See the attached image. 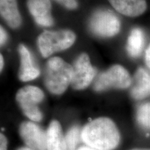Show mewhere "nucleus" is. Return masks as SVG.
Returning a JSON list of instances; mask_svg holds the SVG:
<instances>
[{
	"instance_id": "f257e3e1",
	"label": "nucleus",
	"mask_w": 150,
	"mask_h": 150,
	"mask_svg": "<svg viewBox=\"0 0 150 150\" xmlns=\"http://www.w3.org/2000/svg\"><path fill=\"white\" fill-rule=\"evenodd\" d=\"M81 139L88 146L99 150H113L120 141V134L114 122L99 117L88 123L81 131Z\"/></svg>"
},
{
	"instance_id": "f03ea898",
	"label": "nucleus",
	"mask_w": 150,
	"mask_h": 150,
	"mask_svg": "<svg viewBox=\"0 0 150 150\" xmlns=\"http://www.w3.org/2000/svg\"><path fill=\"white\" fill-rule=\"evenodd\" d=\"M73 67L61 58L53 57L46 63L44 83L47 89L54 95H61L71 84Z\"/></svg>"
},
{
	"instance_id": "7ed1b4c3",
	"label": "nucleus",
	"mask_w": 150,
	"mask_h": 150,
	"mask_svg": "<svg viewBox=\"0 0 150 150\" xmlns=\"http://www.w3.org/2000/svg\"><path fill=\"white\" fill-rule=\"evenodd\" d=\"M76 40V35L69 29L45 31L39 35L37 44L40 54L47 58L57 52L70 48Z\"/></svg>"
},
{
	"instance_id": "20e7f679",
	"label": "nucleus",
	"mask_w": 150,
	"mask_h": 150,
	"mask_svg": "<svg viewBox=\"0 0 150 150\" xmlns=\"http://www.w3.org/2000/svg\"><path fill=\"white\" fill-rule=\"evenodd\" d=\"M44 97L42 90L36 86H27L19 90L16 99L24 115L31 120L40 122L42 119V113L38 108V104Z\"/></svg>"
},
{
	"instance_id": "39448f33",
	"label": "nucleus",
	"mask_w": 150,
	"mask_h": 150,
	"mask_svg": "<svg viewBox=\"0 0 150 150\" xmlns=\"http://www.w3.org/2000/svg\"><path fill=\"white\" fill-rule=\"evenodd\" d=\"M131 85L132 79L128 71L120 65H115L99 75L93 88L95 91L101 92L111 88L126 89Z\"/></svg>"
},
{
	"instance_id": "423d86ee",
	"label": "nucleus",
	"mask_w": 150,
	"mask_h": 150,
	"mask_svg": "<svg viewBox=\"0 0 150 150\" xmlns=\"http://www.w3.org/2000/svg\"><path fill=\"white\" fill-rule=\"evenodd\" d=\"M89 28L95 35L102 38H110L120 31L121 22L118 17L108 10H98L91 16Z\"/></svg>"
},
{
	"instance_id": "0eeeda50",
	"label": "nucleus",
	"mask_w": 150,
	"mask_h": 150,
	"mask_svg": "<svg viewBox=\"0 0 150 150\" xmlns=\"http://www.w3.org/2000/svg\"><path fill=\"white\" fill-rule=\"evenodd\" d=\"M73 75L71 86L75 90H83L88 87L95 78L97 70L91 65L88 54H81L72 65Z\"/></svg>"
},
{
	"instance_id": "6e6552de",
	"label": "nucleus",
	"mask_w": 150,
	"mask_h": 150,
	"mask_svg": "<svg viewBox=\"0 0 150 150\" xmlns=\"http://www.w3.org/2000/svg\"><path fill=\"white\" fill-rule=\"evenodd\" d=\"M19 132L24 143L32 150H47V132L32 122H24Z\"/></svg>"
},
{
	"instance_id": "1a4fd4ad",
	"label": "nucleus",
	"mask_w": 150,
	"mask_h": 150,
	"mask_svg": "<svg viewBox=\"0 0 150 150\" xmlns=\"http://www.w3.org/2000/svg\"><path fill=\"white\" fill-rule=\"evenodd\" d=\"M18 52L20 57L19 79L22 81H29L40 76V71L35 64L34 59L28 48L24 45H20Z\"/></svg>"
},
{
	"instance_id": "9d476101",
	"label": "nucleus",
	"mask_w": 150,
	"mask_h": 150,
	"mask_svg": "<svg viewBox=\"0 0 150 150\" xmlns=\"http://www.w3.org/2000/svg\"><path fill=\"white\" fill-rule=\"evenodd\" d=\"M27 5L29 13L38 25L51 27L54 24L50 0H27Z\"/></svg>"
},
{
	"instance_id": "9b49d317",
	"label": "nucleus",
	"mask_w": 150,
	"mask_h": 150,
	"mask_svg": "<svg viewBox=\"0 0 150 150\" xmlns=\"http://www.w3.org/2000/svg\"><path fill=\"white\" fill-rule=\"evenodd\" d=\"M118 13L127 17L141 16L147 9L146 0H108Z\"/></svg>"
},
{
	"instance_id": "f8f14e48",
	"label": "nucleus",
	"mask_w": 150,
	"mask_h": 150,
	"mask_svg": "<svg viewBox=\"0 0 150 150\" xmlns=\"http://www.w3.org/2000/svg\"><path fill=\"white\" fill-rule=\"evenodd\" d=\"M131 96L136 100L150 96V73L142 67H139L135 73L132 82Z\"/></svg>"
},
{
	"instance_id": "ddd939ff",
	"label": "nucleus",
	"mask_w": 150,
	"mask_h": 150,
	"mask_svg": "<svg viewBox=\"0 0 150 150\" xmlns=\"http://www.w3.org/2000/svg\"><path fill=\"white\" fill-rule=\"evenodd\" d=\"M0 13L5 22L12 29H18L22 23L17 0H0Z\"/></svg>"
},
{
	"instance_id": "4468645a",
	"label": "nucleus",
	"mask_w": 150,
	"mask_h": 150,
	"mask_svg": "<svg viewBox=\"0 0 150 150\" xmlns=\"http://www.w3.org/2000/svg\"><path fill=\"white\" fill-rule=\"evenodd\" d=\"M46 132L47 150H67L65 137L63 136L59 122L52 121Z\"/></svg>"
},
{
	"instance_id": "2eb2a0df",
	"label": "nucleus",
	"mask_w": 150,
	"mask_h": 150,
	"mask_svg": "<svg viewBox=\"0 0 150 150\" xmlns=\"http://www.w3.org/2000/svg\"><path fill=\"white\" fill-rule=\"evenodd\" d=\"M145 40V33L140 28L136 27L131 30L127 43V51L131 57L136 58L141 54Z\"/></svg>"
},
{
	"instance_id": "dca6fc26",
	"label": "nucleus",
	"mask_w": 150,
	"mask_h": 150,
	"mask_svg": "<svg viewBox=\"0 0 150 150\" xmlns=\"http://www.w3.org/2000/svg\"><path fill=\"white\" fill-rule=\"evenodd\" d=\"M136 120L142 129L150 131V102L142 103L136 110Z\"/></svg>"
},
{
	"instance_id": "f3484780",
	"label": "nucleus",
	"mask_w": 150,
	"mask_h": 150,
	"mask_svg": "<svg viewBox=\"0 0 150 150\" xmlns=\"http://www.w3.org/2000/svg\"><path fill=\"white\" fill-rule=\"evenodd\" d=\"M80 138H81V131L79 127H73L67 131L65 136L67 150H75L76 145L79 143Z\"/></svg>"
},
{
	"instance_id": "a211bd4d",
	"label": "nucleus",
	"mask_w": 150,
	"mask_h": 150,
	"mask_svg": "<svg viewBox=\"0 0 150 150\" xmlns=\"http://www.w3.org/2000/svg\"><path fill=\"white\" fill-rule=\"evenodd\" d=\"M65 8L70 10H74L78 7L77 0H55Z\"/></svg>"
},
{
	"instance_id": "6ab92c4d",
	"label": "nucleus",
	"mask_w": 150,
	"mask_h": 150,
	"mask_svg": "<svg viewBox=\"0 0 150 150\" xmlns=\"http://www.w3.org/2000/svg\"><path fill=\"white\" fill-rule=\"evenodd\" d=\"M7 39H8V35H7L6 31L2 27H0V44L1 46L4 45L6 42Z\"/></svg>"
},
{
	"instance_id": "aec40b11",
	"label": "nucleus",
	"mask_w": 150,
	"mask_h": 150,
	"mask_svg": "<svg viewBox=\"0 0 150 150\" xmlns=\"http://www.w3.org/2000/svg\"><path fill=\"white\" fill-rule=\"evenodd\" d=\"M8 147V140L6 137L3 134L0 135V150H7Z\"/></svg>"
},
{
	"instance_id": "412c9836",
	"label": "nucleus",
	"mask_w": 150,
	"mask_h": 150,
	"mask_svg": "<svg viewBox=\"0 0 150 150\" xmlns=\"http://www.w3.org/2000/svg\"><path fill=\"white\" fill-rule=\"evenodd\" d=\"M145 63L148 68L150 70V45L145 52Z\"/></svg>"
},
{
	"instance_id": "4be33fe9",
	"label": "nucleus",
	"mask_w": 150,
	"mask_h": 150,
	"mask_svg": "<svg viewBox=\"0 0 150 150\" xmlns=\"http://www.w3.org/2000/svg\"><path fill=\"white\" fill-rule=\"evenodd\" d=\"M77 150H99V149H95V148L91 147H90V146H86V147H80L79 149Z\"/></svg>"
},
{
	"instance_id": "5701e85b",
	"label": "nucleus",
	"mask_w": 150,
	"mask_h": 150,
	"mask_svg": "<svg viewBox=\"0 0 150 150\" xmlns=\"http://www.w3.org/2000/svg\"><path fill=\"white\" fill-rule=\"evenodd\" d=\"M0 61H1V64H0V69H1V70L3 69V67H4V58L2 55H0Z\"/></svg>"
},
{
	"instance_id": "b1692460",
	"label": "nucleus",
	"mask_w": 150,
	"mask_h": 150,
	"mask_svg": "<svg viewBox=\"0 0 150 150\" xmlns=\"http://www.w3.org/2000/svg\"><path fill=\"white\" fill-rule=\"evenodd\" d=\"M18 150H32V149H30L29 147H22V148H20V149H18Z\"/></svg>"
},
{
	"instance_id": "393cba45",
	"label": "nucleus",
	"mask_w": 150,
	"mask_h": 150,
	"mask_svg": "<svg viewBox=\"0 0 150 150\" xmlns=\"http://www.w3.org/2000/svg\"><path fill=\"white\" fill-rule=\"evenodd\" d=\"M131 150H150V149H133Z\"/></svg>"
}]
</instances>
